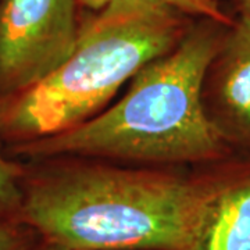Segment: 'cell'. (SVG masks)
<instances>
[{
	"instance_id": "cell-1",
	"label": "cell",
	"mask_w": 250,
	"mask_h": 250,
	"mask_svg": "<svg viewBox=\"0 0 250 250\" xmlns=\"http://www.w3.org/2000/svg\"><path fill=\"white\" fill-rule=\"evenodd\" d=\"M223 160L193 171L70 156L24 160L20 223L81 249L192 250Z\"/></svg>"
},
{
	"instance_id": "cell-2",
	"label": "cell",
	"mask_w": 250,
	"mask_h": 250,
	"mask_svg": "<svg viewBox=\"0 0 250 250\" xmlns=\"http://www.w3.org/2000/svg\"><path fill=\"white\" fill-rule=\"evenodd\" d=\"M231 25L196 18L178 45L129 81L113 106L65 132L7 147V156H70L149 167H200L229 157L236 150L210 121L202 90Z\"/></svg>"
},
{
	"instance_id": "cell-3",
	"label": "cell",
	"mask_w": 250,
	"mask_h": 250,
	"mask_svg": "<svg viewBox=\"0 0 250 250\" xmlns=\"http://www.w3.org/2000/svg\"><path fill=\"white\" fill-rule=\"evenodd\" d=\"M195 20L160 0L82 9L68 59L34 86L0 99L4 149L65 132L103 111L147 62L178 45Z\"/></svg>"
},
{
	"instance_id": "cell-4",
	"label": "cell",
	"mask_w": 250,
	"mask_h": 250,
	"mask_svg": "<svg viewBox=\"0 0 250 250\" xmlns=\"http://www.w3.org/2000/svg\"><path fill=\"white\" fill-rule=\"evenodd\" d=\"M78 0H0V99L34 86L72 53Z\"/></svg>"
},
{
	"instance_id": "cell-5",
	"label": "cell",
	"mask_w": 250,
	"mask_h": 250,
	"mask_svg": "<svg viewBox=\"0 0 250 250\" xmlns=\"http://www.w3.org/2000/svg\"><path fill=\"white\" fill-rule=\"evenodd\" d=\"M202 99L210 121L236 152L250 153V16H236L206 72Z\"/></svg>"
},
{
	"instance_id": "cell-6",
	"label": "cell",
	"mask_w": 250,
	"mask_h": 250,
	"mask_svg": "<svg viewBox=\"0 0 250 250\" xmlns=\"http://www.w3.org/2000/svg\"><path fill=\"white\" fill-rule=\"evenodd\" d=\"M192 250H250V153L235 152L221 161Z\"/></svg>"
},
{
	"instance_id": "cell-7",
	"label": "cell",
	"mask_w": 250,
	"mask_h": 250,
	"mask_svg": "<svg viewBox=\"0 0 250 250\" xmlns=\"http://www.w3.org/2000/svg\"><path fill=\"white\" fill-rule=\"evenodd\" d=\"M0 141V220L20 221L21 213V161L11 159Z\"/></svg>"
},
{
	"instance_id": "cell-8",
	"label": "cell",
	"mask_w": 250,
	"mask_h": 250,
	"mask_svg": "<svg viewBox=\"0 0 250 250\" xmlns=\"http://www.w3.org/2000/svg\"><path fill=\"white\" fill-rule=\"evenodd\" d=\"M111 1L114 0H78L81 7L86 10L102 9ZM160 1L170 4L193 18H214L228 24H233L235 21V17L224 7L220 0H160Z\"/></svg>"
},
{
	"instance_id": "cell-9",
	"label": "cell",
	"mask_w": 250,
	"mask_h": 250,
	"mask_svg": "<svg viewBox=\"0 0 250 250\" xmlns=\"http://www.w3.org/2000/svg\"><path fill=\"white\" fill-rule=\"evenodd\" d=\"M39 239V233L27 224L0 220V250H27Z\"/></svg>"
},
{
	"instance_id": "cell-10",
	"label": "cell",
	"mask_w": 250,
	"mask_h": 250,
	"mask_svg": "<svg viewBox=\"0 0 250 250\" xmlns=\"http://www.w3.org/2000/svg\"><path fill=\"white\" fill-rule=\"evenodd\" d=\"M27 250H93V249H81V248H72L68 245H62L59 242L46 241V239H39V241L34 243L31 248Z\"/></svg>"
},
{
	"instance_id": "cell-11",
	"label": "cell",
	"mask_w": 250,
	"mask_h": 250,
	"mask_svg": "<svg viewBox=\"0 0 250 250\" xmlns=\"http://www.w3.org/2000/svg\"><path fill=\"white\" fill-rule=\"evenodd\" d=\"M229 4H231L229 13L233 17L250 16V0H229Z\"/></svg>"
}]
</instances>
